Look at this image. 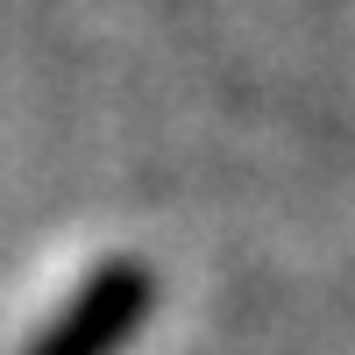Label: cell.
Masks as SVG:
<instances>
[{
  "label": "cell",
  "instance_id": "obj_1",
  "mask_svg": "<svg viewBox=\"0 0 355 355\" xmlns=\"http://www.w3.org/2000/svg\"><path fill=\"white\" fill-rule=\"evenodd\" d=\"M150 313H157V270L135 256H114L50 313L28 355H121Z\"/></svg>",
  "mask_w": 355,
  "mask_h": 355
}]
</instances>
